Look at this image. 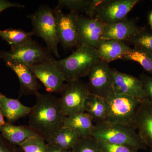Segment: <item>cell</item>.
Instances as JSON below:
<instances>
[{
  "label": "cell",
  "instance_id": "cell-26",
  "mask_svg": "<svg viewBox=\"0 0 152 152\" xmlns=\"http://www.w3.org/2000/svg\"><path fill=\"white\" fill-rule=\"evenodd\" d=\"M91 3V0H58L56 8L61 10L66 8L71 12L79 13V12H84L86 13Z\"/></svg>",
  "mask_w": 152,
  "mask_h": 152
},
{
  "label": "cell",
  "instance_id": "cell-18",
  "mask_svg": "<svg viewBox=\"0 0 152 152\" xmlns=\"http://www.w3.org/2000/svg\"><path fill=\"white\" fill-rule=\"evenodd\" d=\"M131 49L126 42L107 40L102 41L96 50L100 60L108 64L115 60L121 59V57Z\"/></svg>",
  "mask_w": 152,
  "mask_h": 152
},
{
  "label": "cell",
  "instance_id": "cell-10",
  "mask_svg": "<svg viewBox=\"0 0 152 152\" xmlns=\"http://www.w3.org/2000/svg\"><path fill=\"white\" fill-rule=\"evenodd\" d=\"M87 84L91 94L104 98L115 91L113 80L108 64L102 60L91 69L89 73Z\"/></svg>",
  "mask_w": 152,
  "mask_h": 152
},
{
  "label": "cell",
  "instance_id": "cell-11",
  "mask_svg": "<svg viewBox=\"0 0 152 152\" xmlns=\"http://www.w3.org/2000/svg\"><path fill=\"white\" fill-rule=\"evenodd\" d=\"M54 58L43 62L28 66L36 77L50 93H61L64 86L65 79L63 73L55 64Z\"/></svg>",
  "mask_w": 152,
  "mask_h": 152
},
{
  "label": "cell",
  "instance_id": "cell-28",
  "mask_svg": "<svg viewBox=\"0 0 152 152\" xmlns=\"http://www.w3.org/2000/svg\"><path fill=\"white\" fill-rule=\"evenodd\" d=\"M71 151L72 152H102L97 141L91 136L82 137Z\"/></svg>",
  "mask_w": 152,
  "mask_h": 152
},
{
  "label": "cell",
  "instance_id": "cell-15",
  "mask_svg": "<svg viewBox=\"0 0 152 152\" xmlns=\"http://www.w3.org/2000/svg\"><path fill=\"white\" fill-rule=\"evenodd\" d=\"M134 129L142 141L152 151V101L148 98L142 100L135 120Z\"/></svg>",
  "mask_w": 152,
  "mask_h": 152
},
{
  "label": "cell",
  "instance_id": "cell-35",
  "mask_svg": "<svg viewBox=\"0 0 152 152\" xmlns=\"http://www.w3.org/2000/svg\"><path fill=\"white\" fill-rule=\"evenodd\" d=\"M5 122H5L4 119V116H3L1 111V109H0V129Z\"/></svg>",
  "mask_w": 152,
  "mask_h": 152
},
{
  "label": "cell",
  "instance_id": "cell-8",
  "mask_svg": "<svg viewBox=\"0 0 152 152\" xmlns=\"http://www.w3.org/2000/svg\"><path fill=\"white\" fill-rule=\"evenodd\" d=\"M56 28L59 42L66 49H71L79 45L77 20L79 14H65L59 9H54Z\"/></svg>",
  "mask_w": 152,
  "mask_h": 152
},
{
  "label": "cell",
  "instance_id": "cell-32",
  "mask_svg": "<svg viewBox=\"0 0 152 152\" xmlns=\"http://www.w3.org/2000/svg\"><path fill=\"white\" fill-rule=\"evenodd\" d=\"M11 7L25 8L24 5L18 3L11 2L6 0H0V13L6 9Z\"/></svg>",
  "mask_w": 152,
  "mask_h": 152
},
{
  "label": "cell",
  "instance_id": "cell-19",
  "mask_svg": "<svg viewBox=\"0 0 152 152\" xmlns=\"http://www.w3.org/2000/svg\"><path fill=\"white\" fill-rule=\"evenodd\" d=\"M0 132L7 141L18 147L28 139L39 135L29 126H17L7 122L1 127Z\"/></svg>",
  "mask_w": 152,
  "mask_h": 152
},
{
  "label": "cell",
  "instance_id": "cell-7",
  "mask_svg": "<svg viewBox=\"0 0 152 152\" xmlns=\"http://www.w3.org/2000/svg\"><path fill=\"white\" fill-rule=\"evenodd\" d=\"M59 98L60 111L64 117L85 112L90 95L87 84L80 80L65 84Z\"/></svg>",
  "mask_w": 152,
  "mask_h": 152
},
{
  "label": "cell",
  "instance_id": "cell-1",
  "mask_svg": "<svg viewBox=\"0 0 152 152\" xmlns=\"http://www.w3.org/2000/svg\"><path fill=\"white\" fill-rule=\"evenodd\" d=\"M36 102L29 115L28 126L45 140L63 126L59 99L50 94L35 95Z\"/></svg>",
  "mask_w": 152,
  "mask_h": 152
},
{
  "label": "cell",
  "instance_id": "cell-13",
  "mask_svg": "<svg viewBox=\"0 0 152 152\" xmlns=\"http://www.w3.org/2000/svg\"><path fill=\"white\" fill-rule=\"evenodd\" d=\"M144 28L139 26L136 19L126 18L107 24L104 28L102 40H114L128 42Z\"/></svg>",
  "mask_w": 152,
  "mask_h": 152
},
{
  "label": "cell",
  "instance_id": "cell-9",
  "mask_svg": "<svg viewBox=\"0 0 152 152\" xmlns=\"http://www.w3.org/2000/svg\"><path fill=\"white\" fill-rule=\"evenodd\" d=\"M139 0H100L94 18L105 24L127 18L128 14Z\"/></svg>",
  "mask_w": 152,
  "mask_h": 152
},
{
  "label": "cell",
  "instance_id": "cell-34",
  "mask_svg": "<svg viewBox=\"0 0 152 152\" xmlns=\"http://www.w3.org/2000/svg\"><path fill=\"white\" fill-rule=\"evenodd\" d=\"M148 21V24L149 25L151 30L152 31V10L149 14Z\"/></svg>",
  "mask_w": 152,
  "mask_h": 152
},
{
  "label": "cell",
  "instance_id": "cell-3",
  "mask_svg": "<svg viewBox=\"0 0 152 152\" xmlns=\"http://www.w3.org/2000/svg\"><path fill=\"white\" fill-rule=\"evenodd\" d=\"M105 99L108 110L107 121L134 129L137 112L143 99L115 91Z\"/></svg>",
  "mask_w": 152,
  "mask_h": 152
},
{
  "label": "cell",
  "instance_id": "cell-2",
  "mask_svg": "<svg viewBox=\"0 0 152 152\" xmlns=\"http://www.w3.org/2000/svg\"><path fill=\"white\" fill-rule=\"evenodd\" d=\"M100 60L96 49L86 45H79L69 56L55 60V63L68 83L88 76Z\"/></svg>",
  "mask_w": 152,
  "mask_h": 152
},
{
  "label": "cell",
  "instance_id": "cell-17",
  "mask_svg": "<svg viewBox=\"0 0 152 152\" xmlns=\"http://www.w3.org/2000/svg\"><path fill=\"white\" fill-rule=\"evenodd\" d=\"M0 109L7 122L12 124L21 118L28 116L31 107L25 106L18 100L7 98L0 92Z\"/></svg>",
  "mask_w": 152,
  "mask_h": 152
},
{
  "label": "cell",
  "instance_id": "cell-36",
  "mask_svg": "<svg viewBox=\"0 0 152 152\" xmlns=\"http://www.w3.org/2000/svg\"><path fill=\"white\" fill-rule=\"evenodd\" d=\"M151 152H152V151H151Z\"/></svg>",
  "mask_w": 152,
  "mask_h": 152
},
{
  "label": "cell",
  "instance_id": "cell-23",
  "mask_svg": "<svg viewBox=\"0 0 152 152\" xmlns=\"http://www.w3.org/2000/svg\"><path fill=\"white\" fill-rule=\"evenodd\" d=\"M34 35L33 32L25 31L21 29L10 28L4 30H0V37L6 41L11 47L20 45L31 39Z\"/></svg>",
  "mask_w": 152,
  "mask_h": 152
},
{
  "label": "cell",
  "instance_id": "cell-27",
  "mask_svg": "<svg viewBox=\"0 0 152 152\" xmlns=\"http://www.w3.org/2000/svg\"><path fill=\"white\" fill-rule=\"evenodd\" d=\"M41 136L32 137L19 146L23 152H46L47 144Z\"/></svg>",
  "mask_w": 152,
  "mask_h": 152
},
{
  "label": "cell",
  "instance_id": "cell-21",
  "mask_svg": "<svg viewBox=\"0 0 152 152\" xmlns=\"http://www.w3.org/2000/svg\"><path fill=\"white\" fill-rule=\"evenodd\" d=\"M81 138L77 132L62 126L45 141L64 149L72 150Z\"/></svg>",
  "mask_w": 152,
  "mask_h": 152
},
{
  "label": "cell",
  "instance_id": "cell-4",
  "mask_svg": "<svg viewBox=\"0 0 152 152\" xmlns=\"http://www.w3.org/2000/svg\"><path fill=\"white\" fill-rule=\"evenodd\" d=\"M91 137L97 141L125 145L137 150L146 146L135 129L107 121L95 124Z\"/></svg>",
  "mask_w": 152,
  "mask_h": 152
},
{
  "label": "cell",
  "instance_id": "cell-25",
  "mask_svg": "<svg viewBox=\"0 0 152 152\" xmlns=\"http://www.w3.org/2000/svg\"><path fill=\"white\" fill-rule=\"evenodd\" d=\"M134 48L145 51L152 55V31L144 28L128 42Z\"/></svg>",
  "mask_w": 152,
  "mask_h": 152
},
{
  "label": "cell",
  "instance_id": "cell-30",
  "mask_svg": "<svg viewBox=\"0 0 152 152\" xmlns=\"http://www.w3.org/2000/svg\"><path fill=\"white\" fill-rule=\"evenodd\" d=\"M140 79L142 83L147 98L152 101V76L142 74L140 76Z\"/></svg>",
  "mask_w": 152,
  "mask_h": 152
},
{
  "label": "cell",
  "instance_id": "cell-5",
  "mask_svg": "<svg viewBox=\"0 0 152 152\" xmlns=\"http://www.w3.org/2000/svg\"><path fill=\"white\" fill-rule=\"evenodd\" d=\"M32 25L34 35L42 39L46 44L47 50L59 58L54 11L47 5L39 7L34 13L27 15Z\"/></svg>",
  "mask_w": 152,
  "mask_h": 152
},
{
  "label": "cell",
  "instance_id": "cell-12",
  "mask_svg": "<svg viewBox=\"0 0 152 152\" xmlns=\"http://www.w3.org/2000/svg\"><path fill=\"white\" fill-rule=\"evenodd\" d=\"M105 25L94 18L79 15L77 27L79 45H86L96 49L102 41Z\"/></svg>",
  "mask_w": 152,
  "mask_h": 152
},
{
  "label": "cell",
  "instance_id": "cell-24",
  "mask_svg": "<svg viewBox=\"0 0 152 152\" xmlns=\"http://www.w3.org/2000/svg\"><path fill=\"white\" fill-rule=\"evenodd\" d=\"M124 61H131L140 64L144 70L152 76V55L141 49L132 48L121 58Z\"/></svg>",
  "mask_w": 152,
  "mask_h": 152
},
{
  "label": "cell",
  "instance_id": "cell-31",
  "mask_svg": "<svg viewBox=\"0 0 152 152\" xmlns=\"http://www.w3.org/2000/svg\"><path fill=\"white\" fill-rule=\"evenodd\" d=\"M0 152H23L19 147L7 141L0 134Z\"/></svg>",
  "mask_w": 152,
  "mask_h": 152
},
{
  "label": "cell",
  "instance_id": "cell-6",
  "mask_svg": "<svg viewBox=\"0 0 152 152\" xmlns=\"http://www.w3.org/2000/svg\"><path fill=\"white\" fill-rule=\"evenodd\" d=\"M11 47L9 51H0V59L4 60L5 62L31 66L53 58L46 48L42 47L33 39L20 45Z\"/></svg>",
  "mask_w": 152,
  "mask_h": 152
},
{
  "label": "cell",
  "instance_id": "cell-14",
  "mask_svg": "<svg viewBox=\"0 0 152 152\" xmlns=\"http://www.w3.org/2000/svg\"><path fill=\"white\" fill-rule=\"evenodd\" d=\"M111 71L115 92L141 99L147 98L140 79L114 68H111Z\"/></svg>",
  "mask_w": 152,
  "mask_h": 152
},
{
  "label": "cell",
  "instance_id": "cell-33",
  "mask_svg": "<svg viewBox=\"0 0 152 152\" xmlns=\"http://www.w3.org/2000/svg\"><path fill=\"white\" fill-rule=\"evenodd\" d=\"M46 152H72L71 150L64 149L50 144H47Z\"/></svg>",
  "mask_w": 152,
  "mask_h": 152
},
{
  "label": "cell",
  "instance_id": "cell-16",
  "mask_svg": "<svg viewBox=\"0 0 152 152\" xmlns=\"http://www.w3.org/2000/svg\"><path fill=\"white\" fill-rule=\"evenodd\" d=\"M6 65L15 72L20 81V96L35 95L39 92L40 85L29 66L20 63L7 62Z\"/></svg>",
  "mask_w": 152,
  "mask_h": 152
},
{
  "label": "cell",
  "instance_id": "cell-29",
  "mask_svg": "<svg viewBox=\"0 0 152 152\" xmlns=\"http://www.w3.org/2000/svg\"><path fill=\"white\" fill-rule=\"evenodd\" d=\"M97 141L102 152H138V151L125 145L110 143L102 141Z\"/></svg>",
  "mask_w": 152,
  "mask_h": 152
},
{
  "label": "cell",
  "instance_id": "cell-22",
  "mask_svg": "<svg viewBox=\"0 0 152 152\" xmlns=\"http://www.w3.org/2000/svg\"><path fill=\"white\" fill-rule=\"evenodd\" d=\"M85 112L96 124L107 121L108 110L105 99L90 94L85 105Z\"/></svg>",
  "mask_w": 152,
  "mask_h": 152
},
{
  "label": "cell",
  "instance_id": "cell-20",
  "mask_svg": "<svg viewBox=\"0 0 152 152\" xmlns=\"http://www.w3.org/2000/svg\"><path fill=\"white\" fill-rule=\"evenodd\" d=\"M92 119L87 113H80L64 117L63 126L77 132L82 137L91 136L94 127Z\"/></svg>",
  "mask_w": 152,
  "mask_h": 152
}]
</instances>
